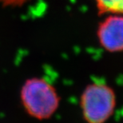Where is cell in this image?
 Returning a JSON list of instances; mask_svg holds the SVG:
<instances>
[{
  "mask_svg": "<svg viewBox=\"0 0 123 123\" xmlns=\"http://www.w3.org/2000/svg\"><path fill=\"white\" fill-rule=\"evenodd\" d=\"M97 38L100 46L110 53L123 51V15L110 14L99 23Z\"/></svg>",
  "mask_w": 123,
  "mask_h": 123,
  "instance_id": "obj_3",
  "label": "cell"
},
{
  "mask_svg": "<svg viewBox=\"0 0 123 123\" xmlns=\"http://www.w3.org/2000/svg\"><path fill=\"white\" fill-rule=\"evenodd\" d=\"M100 14H121L123 15V0H94Z\"/></svg>",
  "mask_w": 123,
  "mask_h": 123,
  "instance_id": "obj_4",
  "label": "cell"
},
{
  "mask_svg": "<svg viewBox=\"0 0 123 123\" xmlns=\"http://www.w3.org/2000/svg\"><path fill=\"white\" fill-rule=\"evenodd\" d=\"M24 109L38 120L50 118L59 107L61 98L57 89L43 78H32L24 83L21 90Z\"/></svg>",
  "mask_w": 123,
  "mask_h": 123,
  "instance_id": "obj_1",
  "label": "cell"
},
{
  "mask_svg": "<svg viewBox=\"0 0 123 123\" xmlns=\"http://www.w3.org/2000/svg\"><path fill=\"white\" fill-rule=\"evenodd\" d=\"M30 0H0V3L6 6H20Z\"/></svg>",
  "mask_w": 123,
  "mask_h": 123,
  "instance_id": "obj_5",
  "label": "cell"
},
{
  "mask_svg": "<svg viewBox=\"0 0 123 123\" xmlns=\"http://www.w3.org/2000/svg\"><path fill=\"white\" fill-rule=\"evenodd\" d=\"M79 106L86 123H105L115 112L116 93L105 82L89 83L80 95Z\"/></svg>",
  "mask_w": 123,
  "mask_h": 123,
  "instance_id": "obj_2",
  "label": "cell"
}]
</instances>
